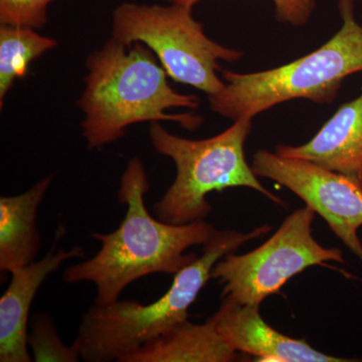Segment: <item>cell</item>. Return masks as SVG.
Returning a JSON list of instances; mask_svg holds the SVG:
<instances>
[{
    "label": "cell",
    "mask_w": 362,
    "mask_h": 362,
    "mask_svg": "<svg viewBox=\"0 0 362 362\" xmlns=\"http://www.w3.org/2000/svg\"><path fill=\"white\" fill-rule=\"evenodd\" d=\"M271 230L270 226H259L250 233L216 230L204 245L202 256L177 272L168 291L151 303L135 300L94 303L83 314L73 342L81 358L87 362H123L143 345L187 320L188 310L211 279L214 265Z\"/></svg>",
    "instance_id": "3957f363"
},
{
    "label": "cell",
    "mask_w": 362,
    "mask_h": 362,
    "mask_svg": "<svg viewBox=\"0 0 362 362\" xmlns=\"http://www.w3.org/2000/svg\"><path fill=\"white\" fill-rule=\"evenodd\" d=\"M315 211L309 206L287 216L277 232L254 251L226 255L214 265L211 279L223 286V297L240 304H261L278 294L297 274L326 262L344 263L337 247H325L313 237Z\"/></svg>",
    "instance_id": "52a82bcc"
},
{
    "label": "cell",
    "mask_w": 362,
    "mask_h": 362,
    "mask_svg": "<svg viewBox=\"0 0 362 362\" xmlns=\"http://www.w3.org/2000/svg\"><path fill=\"white\" fill-rule=\"evenodd\" d=\"M252 118L233 121L228 129L206 139L180 137L160 122L150 123L152 146L175 162L176 177L160 201L153 204L157 218L173 225L204 221L211 211L207 195L232 187H249L282 206L255 175L245 156V144L251 134Z\"/></svg>",
    "instance_id": "5b68a950"
},
{
    "label": "cell",
    "mask_w": 362,
    "mask_h": 362,
    "mask_svg": "<svg viewBox=\"0 0 362 362\" xmlns=\"http://www.w3.org/2000/svg\"><path fill=\"white\" fill-rule=\"evenodd\" d=\"M170 4L194 7L202 0H168ZM276 20L296 28L306 25L316 8V0H273Z\"/></svg>",
    "instance_id": "e0dca14e"
},
{
    "label": "cell",
    "mask_w": 362,
    "mask_h": 362,
    "mask_svg": "<svg viewBox=\"0 0 362 362\" xmlns=\"http://www.w3.org/2000/svg\"><path fill=\"white\" fill-rule=\"evenodd\" d=\"M342 25L322 47L270 70L240 74L221 71L225 87L209 96L211 111L232 121L254 118L291 100L331 104L343 81L362 71V25L356 0H338Z\"/></svg>",
    "instance_id": "277c9868"
},
{
    "label": "cell",
    "mask_w": 362,
    "mask_h": 362,
    "mask_svg": "<svg viewBox=\"0 0 362 362\" xmlns=\"http://www.w3.org/2000/svg\"><path fill=\"white\" fill-rule=\"evenodd\" d=\"M147 45H130L110 39L86 59L85 89L78 101L84 114L81 123L89 149L118 141L130 126L173 121L194 131L202 124L194 112L170 114L173 108L199 107V97L181 94Z\"/></svg>",
    "instance_id": "7a4b0ae2"
},
{
    "label": "cell",
    "mask_w": 362,
    "mask_h": 362,
    "mask_svg": "<svg viewBox=\"0 0 362 362\" xmlns=\"http://www.w3.org/2000/svg\"><path fill=\"white\" fill-rule=\"evenodd\" d=\"M255 175L268 178L298 195L328 223L345 247L362 262V182L314 162L261 149L254 154Z\"/></svg>",
    "instance_id": "ba28073f"
},
{
    "label": "cell",
    "mask_w": 362,
    "mask_h": 362,
    "mask_svg": "<svg viewBox=\"0 0 362 362\" xmlns=\"http://www.w3.org/2000/svg\"><path fill=\"white\" fill-rule=\"evenodd\" d=\"M65 228L57 230L54 244L44 258L13 271L11 283L0 299V361L30 362L28 345V318L33 299L40 286L51 274L66 261L82 259L85 251L75 246L71 250L56 251L57 244L63 238Z\"/></svg>",
    "instance_id": "9c48e42d"
},
{
    "label": "cell",
    "mask_w": 362,
    "mask_h": 362,
    "mask_svg": "<svg viewBox=\"0 0 362 362\" xmlns=\"http://www.w3.org/2000/svg\"><path fill=\"white\" fill-rule=\"evenodd\" d=\"M58 42L25 26H0V107L18 78L25 77L28 66Z\"/></svg>",
    "instance_id": "5bb4252c"
},
{
    "label": "cell",
    "mask_w": 362,
    "mask_h": 362,
    "mask_svg": "<svg viewBox=\"0 0 362 362\" xmlns=\"http://www.w3.org/2000/svg\"><path fill=\"white\" fill-rule=\"evenodd\" d=\"M276 153L314 162L362 182V92L341 105L310 141L278 145Z\"/></svg>",
    "instance_id": "8fae6325"
},
{
    "label": "cell",
    "mask_w": 362,
    "mask_h": 362,
    "mask_svg": "<svg viewBox=\"0 0 362 362\" xmlns=\"http://www.w3.org/2000/svg\"><path fill=\"white\" fill-rule=\"evenodd\" d=\"M45 176L23 194L0 197V270L13 273L33 263L40 247L37 211L54 181Z\"/></svg>",
    "instance_id": "7c38bea8"
},
{
    "label": "cell",
    "mask_w": 362,
    "mask_h": 362,
    "mask_svg": "<svg viewBox=\"0 0 362 362\" xmlns=\"http://www.w3.org/2000/svg\"><path fill=\"white\" fill-rule=\"evenodd\" d=\"M240 361L218 332L213 319L183 321L126 357L123 362H230Z\"/></svg>",
    "instance_id": "4fadbf2b"
},
{
    "label": "cell",
    "mask_w": 362,
    "mask_h": 362,
    "mask_svg": "<svg viewBox=\"0 0 362 362\" xmlns=\"http://www.w3.org/2000/svg\"><path fill=\"white\" fill-rule=\"evenodd\" d=\"M150 185L144 164L131 159L121 177L118 199L127 209L114 232L93 233L101 244L94 257L71 265L63 279L70 284L90 282L96 286L95 303H114L135 281L152 275H175L197 258L189 247L204 246L216 230L206 221L173 225L154 218L145 206Z\"/></svg>",
    "instance_id": "6da1fadb"
},
{
    "label": "cell",
    "mask_w": 362,
    "mask_h": 362,
    "mask_svg": "<svg viewBox=\"0 0 362 362\" xmlns=\"http://www.w3.org/2000/svg\"><path fill=\"white\" fill-rule=\"evenodd\" d=\"M56 0H0V23L40 30L47 23V7Z\"/></svg>",
    "instance_id": "2e32d148"
},
{
    "label": "cell",
    "mask_w": 362,
    "mask_h": 362,
    "mask_svg": "<svg viewBox=\"0 0 362 362\" xmlns=\"http://www.w3.org/2000/svg\"><path fill=\"white\" fill-rule=\"evenodd\" d=\"M111 39L126 45L141 42L156 54L168 77L176 83L218 94L225 81L218 61H239L240 49H230L209 39L204 25L192 14V7L170 4L124 2L113 13Z\"/></svg>",
    "instance_id": "8992f818"
},
{
    "label": "cell",
    "mask_w": 362,
    "mask_h": 362,
    "mask_svg": "<svg viewBox=\"0 0 362 362\" xmlns=\"http://www.w3.org/2000/svg\"><path fill=\"white\" fill-rule=\"evenodd\" d=\"M259 309L258 304H240L223 297L220 309L211 318L230 349L257 357V361H354L328 356L313 349L305 340L286 337L266 323Z\"/></svg>",
    "instance_id": "30bf717a"
},
{
    "label": "cell",
    "mask_w": 362,
    "mask_h": 362,
    "mask_svg": "<svg viewBox=\"0 0 362 362\" xmlns=\"http://www.w3.org/2000/svg\"><path fill=\"white\" fill-rule=\"evenodd\" d=\"M28 345L32 351L33 361L77 362L81 358L75 345L68 346L63 342L59 337L54 319L45 313L33 316Z\"/></svg>",
    "instance_id": "9a60e30c"
}]
</instances>
